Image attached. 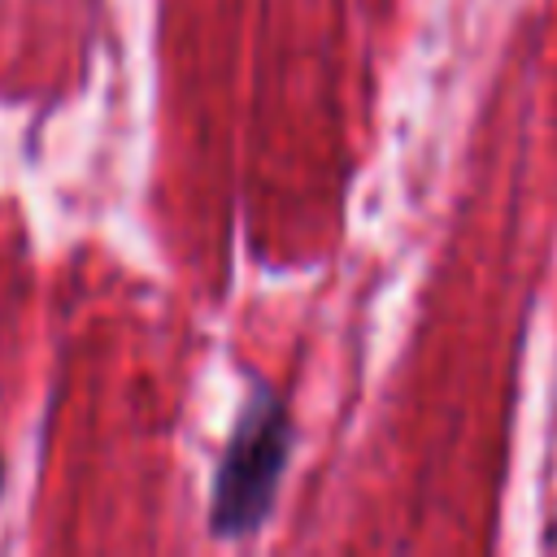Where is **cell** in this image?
I'll return each instance as SVG.
<instances>
[{
  "instance_id": "obj_1",
  "label": "cell",
  "mask_w": 557,
  "mask_h": 557,
  "mask_svg": "<svg viewBox=\"0 0 557 557\" xmlns=\"http://www.w3.org/2000/svg\"><path fill=\"white\" fill-rule=\"evenodd\" d=\"M292 413L278 392L252 387L248 405L239 409L226 448L213 470L209 492V531L218 540H244L265 527L274 513L287 461H292Z\"/></svg>"
},
{
  "instance_id": "obj_2",
  "label": "cell",
  "mask_w": 557,
  "mask_h": 557,
  "mask_svg": "<svg viewBox=\"0 0 557 557\" xmlns=\"http://www.w3.org/2000/svg\"><path fill=\"white\" fill-rule=\"evenodd\" d=\"M0 487H4V457H0Z\"/></svg>"
}]
</instances>
